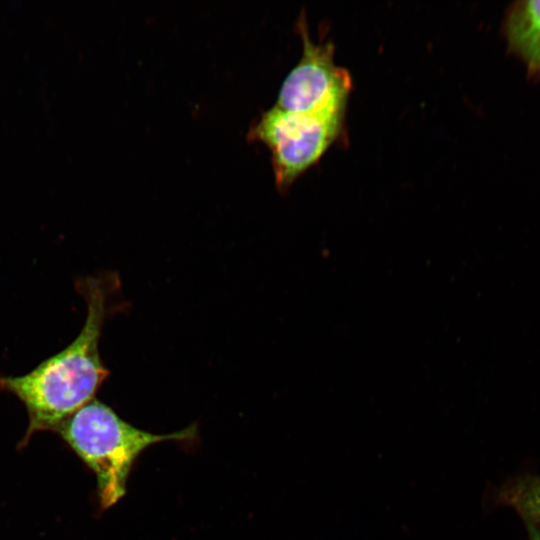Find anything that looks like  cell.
Instances as JSON below:
<instances>
[{
	"label": "cell",
	"instance_id": "52a82bcc",
	"mask_svg": "<svg viewBox=\"0 0 540 540\" xmlns=\"http://www.w3.org/2000/svg\"><path fill=\"white\" fill-rule=\"evenodd\" d=\"M527 531H528V540H540V530L531 522L525 521Z\"/></svg>",
	"mask_w": 540,
	"mask_h": 540
},
{
	"label": "cell",
	"instance_id": "7a4b0ae2",
	"mask_svg": "<svg viewBox=\"0 0 540 540\" xmlns=\"http://www.w3.org/2000/svg\"><path fill=\"white\" fill-rule=\"evenodd\" d=\"M56 432L95 473L100 506L107 509L124 496L131 467L144 449L167 440H191L197 431L192 425L171 434H152L132 426L94 398Z\"/></svg>",
	"mask_w": 540,
	"mask_h": 540
},
{
	"label": "cell",
	"instance_id": "277c9868",
	"mask_svg": "<svg viewBox=\"0 0 540 540\" xmlns=\"http://www.w3.org/2000/svg\"><path fill=\"white\" fill-rule=\"evenodd\" d=\"M302 55L281 84L275 106L289 112L345 119L352 90L350 73L334 62L331 42L310 38L303 15L298 21Z\"/></svg>",
	"mask_w": 540,
	"mask_h": 540
},
{
	"label": "cell",
	"instance_id": "8992f818",
	"mask_svg": "<svg viewBox=\"0 0 540 540\" xmlns=\"http://www.w3.org/2000/svg\"><path fill=\"white\" fill-rule=\"evenodd\" d=\"M497 498L540 530V476L525 474L513 478L499 489Z\"/></svg>",
	"mask_w": 540,
	"mask_h": 540
},
{
	"label": "cell",
	"instance_id": "6da1fadb",
	"mask_svg": "<svg viewBox=\"0 0 540 540\" xmlns=\"http://www.w3.org/2000/svg\"><path fill=\"white\" fill-rule=\"evenodd\" d=\"M75 289L87 308L76 338L26 374H0V390L17 397L28 413L21 446L38 431H56L94 399L110 374L101 359L99 343L106 320L127 305L120 297V278L111 271L84 276L75 280Z\"/></svg>",
	"mask_w": 540,
	"mask_h": 540
},
{
	"label": "cell",
	"instance_id": "3957f363",
	"mask_svg": "<svg viewBox=\"0 0 540 540\" xmlns=\"http://www.w3.org/2000/svg\"><path fill=\"white\" fill-rule=\"evenodd\" d=\"M344 121L274 106L250 127L248 139L269 149L275 184L285 191L337 141L343 133Z\"/></svg>",
	"mask_w": 540,
	"mask_h": 540
},
{
	"label": "cell",
	"instance_id": "5b68a950",
	"mask_svg": "<svg viewBox=\"0 0 540 540\" xmlns=\"http://www.w3.org/2000/svg\"><path fill=\"white\" fill-rule=\"evenodd\" d=\"M504 36L509 50L527 67L530 78L540 79V1H517L506 12Z\"/></svg>",
	"mask_w": 540,
	"mask_h": 540
}]
</instances>
